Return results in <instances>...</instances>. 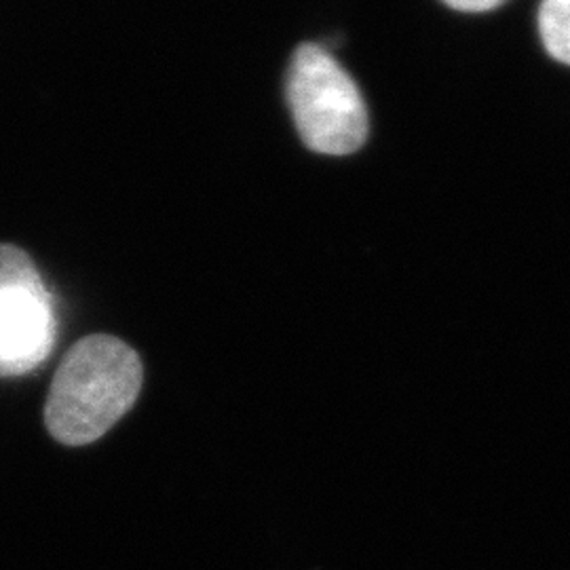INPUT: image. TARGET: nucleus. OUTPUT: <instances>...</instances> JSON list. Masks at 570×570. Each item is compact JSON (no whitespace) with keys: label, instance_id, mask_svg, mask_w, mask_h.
<instances>
[{"label":"nucleus","instance_id":"1","mask_svg":"<svg viewBox=\"0 0 570 570\" xmlns=\"http://www.w3.org/2000/svg\"><path fill=\"white\" fill-rule=\"evenodd\" d=\"M144 383L140 355L110 334L70 346L51 381L45 428L63 446H87L115 428L136 404Z\"/></svg>","mask_w":570,"mask_h":570},{"label":"nucleus","instance_id":"2","mask_svg":"<svg viewBox=\"0 0 570 570\" xmlns=\"http://www.w3.org/2000/svg\"><path fill=\"white\" fill-rule=\"evenodd\" d=\"M285 100L306 150L348 157L370 140V110L353 75L320 42H301L287 63Z\"/></svg>","mask_w":570,"mask_h":570},{"label":"nucleus","instance_id":"3","mask_svg":"<svg viewBox=\"0 0 570 570\" xmlns=\"http://www.w3.org/2000/svg\"><path fill=\"white\" fill-rule=\"evenodd\" d=\"M58 338V311L35 261L0 244V379L26 376L49 360Z\"/></svg>","mask_w":570,"mask_h":570},{"label":"nucleus","instance_id":"4","mask_svg":"<svg viewBox=\"0 0 570 570\" xmlns=\"http://www.w3.org/2000/svg\"><path fill=\"white\" fill-rule=\"evenodd\" d=\"M537 30L551 60L570 68V0H541Z\"/></svg>","mask_w":570,"mask_h":570},{"label":"nucleus","instance_id":"5","mask_svg":"<svg viewBox=\"0 0 570 570\" xmlns=\"http://www.w3.org/2000/svg\"><path fill=\"white\" fill-rule=\"evenodd\" d=\"M450 11L465 13V16H482L503 7L508 0H440Z\"/></svg>","mask_w":570,"mask_h":570}]
</instances>
